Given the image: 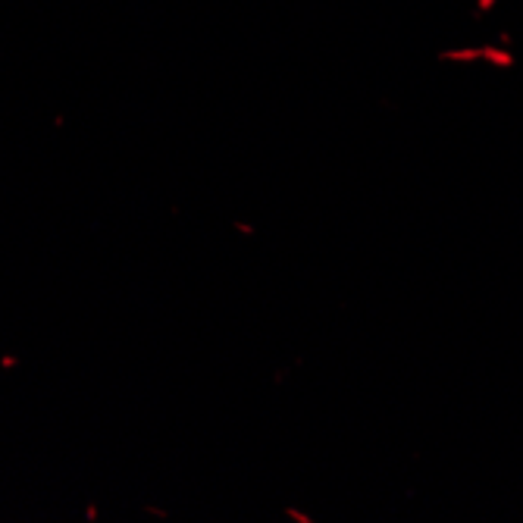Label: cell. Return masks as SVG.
I'll return each instance as SVG.
<instances>
[{
    "label": "cell",
    "mask_w": 523,
    "mask_h": 523,
    "mask_svg": "<svg viewBox=\"0 0 523 523\" xmlns=\"http://www.w3.org/2000/svg\"><path fill=\"white\" fill-rule=\"evenodd\" d=\"M0 364H4V370H13V366L19 364V357H10V355H6V357H0Z\"/></svg>",
    "instance_id": "cell-5"
},
{
    "label": "cell",
    "mask_w": 523,
    "mask_h": 523,
    "mask_svg": "<svg viewBox=\"0 0 523 523\" xmlns=\"http://www.w3.org/2000/svg\"><path fill=\"white\" fill-rule=\"evenodd\" d=\"M233 226H235V233H239V235H248V239H251V235H254V233H257V229H254V226H251V223H242V220H235V223H233Z\"/></svg>",
    "instance_id": "cell-2"
},
{
    "label": "cell",
    "mask_w": 523,
    "mask_h": 523,
    "mask_svg": "<svg viewBox=\"0 0 523 523\" xmlns=\"http://www.w3.org/2000/svg\"><path fill=\"white\" fill-rule=\"evenodd\" d=\"M282 514H285V518H289L291 523H314V518H310V514L298 511V508H282Z\"/></svg>",
    "instance_id": "cell-1"
},
{
    "label": "cell",
    "mask_w": 523,
    "mask_h": 523,
    "mask_svg": "<svg viewBox=\"0 0 523 523\" xmlns=\"http://www.w3.org/2000/svg\"><path fill=\"white\" fill-rule=\"evenodd\" d=\"M85 520H88V523L98 520V505H88V508H85Z\"/></svg>",
    "instance_id": "cell-4"
},
{
    "label": "cell",
    "mask_w": 523,
    "mask_h": 523,
    "mask_svg": "<svg viewBox=\"0 0 523 523\" xmlns=\"http://www.w3.org/2000/svg\"><path fill=\"white\" fill-rule=\"evenodd\" d=\"M145 511H147V514H154V518H160V520H166V518H169V511H163V508H154V505H147Z\"/></svg>",
    "instance_id": "cell-3"
}]
</instances>
